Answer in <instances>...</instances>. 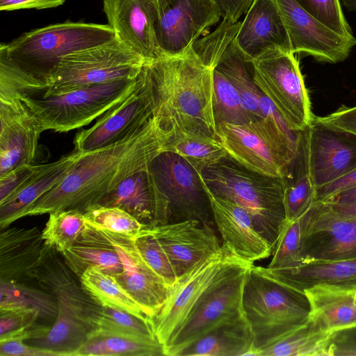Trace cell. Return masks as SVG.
I'll list each match as a JSON object with an SVG mask.
<instances>
[{
	"mask_svg": "<svg viewBox=\"0 0 356 356\" xmlns=\"http://www.w3.org/2000/svg\"><path fill=\"white\" fill-rule=\"evenodd\" d=\"M174 133V127L153 116L112 145L81 152L63 180L33 204L24 217L67 209L85 213L124 179L147 169L156 156L167 151Z\"/></svg>",
	"mask_w": 356,
	"mask_h": 356,
	"instance_id": "1",
	"label": "cell"
},
{
	"mask_svg": "<svg viewBox=\"0 0 356 356\" xmlns=\"http://www.w3.org/2000/svg\"><path fill=\"white\" fill-rule=\"evenodd\" d=\"M152 115L166 127L215 137L213 69L193 48L146 60L138 76Z\"/></svg>",
	"mask_w": 356,
	"mask_h": 356,
	"instance_id": "2",
	"label": "cell"
},
{
	"mask_svg": "<svg viewBox=\"0 0 356 356\" xmlns=\"http://www.w3.org/2000/svg\"><path fill=\"white\" fill-rule=\"evenodd\" d=\"M115 37L108 24L66 21L24 33L0 44V92L42 91L60 60Z\"/></svg>",
	"mask_w": 356,
	"mask_h": 356,
	"instance_id": "3",
	"label": "cell"
},
{
	"mask_svg": "<svg viewBox=\"0 0 356 356\" xmlns=\"http://www.w3.org/2000/svg\"><path fill=\"white\" fill-rule=\"evenodd\" d=\"M26 276L55 297L58 309L56 320L45 335L32 341L35 346L58 352L62 356H72L92 330L88 321L87 308L94 300L61 254L46 243L38 261Z\"/></svg>",
	"mask_w": 356,
	"mask_h": 356,
	"instance_id": "4",
	"label": "cell"
},
{
	"mask_svg": "<svg viewBox=\"0 0 356 356\" xmlns=\"http://www.w3.org/2000/svg\"><path fill=\"white\" fill-rule=\"evenodd\" d=\"M199 175L212 193L235 202L250 214L256 229L274 251L286 223L282 178L253 172L229 156Z\"/></svg>",
	"mask_w": 356,
	"mask_h": 356,
	"instance_id": "5",
	"label": "cell"
},
{
	"mask_svg": "<svg viewBox=\"0 0 356 356\" xmlns=\"http://www.w3.org/2000/svg\"><path fill=\"white\" fill-rule=\"evenodd\" d=\"M243 308L253 333V356L306 321L309 312L304 296L261 274L254 265L246 275Z\"/></svg>",
	"mask_w": 356,
	"mask_h": 356,
	"instance_id": "6",
	"label": "cell"
},
{
	"mask_svg": "<svg viewBox=\"0 0 356 356\" xmlns=\"http://www.w3.org/2000/svg\"><path fill=\"white\" fill-rule=\"evenodd\" d=\"M148 169L154 194L151 225L197 220L216 227L199 173L184 158L165 151L154 159Z\"/></svg>",
	"mask_w": 356,
	"mask_h": 356,
	"instance_id": "7",
	"label": "cell"
},
{
	"mask_svg": "<svg viewBox=\"0 0 356 356\" xmlns=\"http://www.w3.org/2000/svg\"><path fill=\"white\" fill-rule=\"evenodd\" d=\"M136 79L109 81L44 96L17 94L39 120L43 131L67 132L90 124L131 93Z\"/></svg>",
	"mask_w": 356,
	"mask_h": 356,
	"instance_id": "8",
	"label": "cell"
},
{
	"mask_svg": "<svg viewBox=\"0 0 356 356\" xmlns=\"http://www.w3.org/2000/svg\"><path fill=\"white\" fill-rule=\"evenodd\" d=\"M215 138L243 167L279 178L285 177L300 149L268 117L244 124H217Z\"/></svg>",
	"mask_w": 356,
	"mask_h": 356,
	"instance_id": "9",
	"label": "cell"
},
{
	"mask_svg": "<svg viewBox=\"0 0 356 356\" xmlns=\"http://www.w3.org/2000/svg\"><path fill=\"white\" fill-rule=\"evenodd\" d=\"M145 60L115 37L63 57L44 88L35 93L47 96L94 84L136 79Z\"/></svg>",
	"mask_w": 356,
	"mask_h": 356,
	"instance_id": "10",
	"label": "cell"
},
{
	"mask_svg": "<svg viewBox=\"0 0 356 356\" xmlns=\"http://www.w3.org/2000/svg\"><path fill=\"white\" fill-rule=\"evenodd\" d=\"M254 264L237 257L219 273L172 341L165 356H178L190 344L216 326L245 316L243 293L248 270Z\"/></svg>",
	"mask_w": 356,
	"mask_h": 356,
	"instance_id": "11",
	"label": "cell"
},
{
	"mask_svg": "<svg viewBox=\"0 0 356 356\" xmlns=\"http://www.w3.org/2000/svg\"><path fill=\"white\" fill-rule=\"evenodd\" d=\"M252 63L255 84L273 102L289 127L296 131L305 130L314 115L295 54L273 49L252 59Z\"/></svg>",
	"mask_w": 356,
	"mask_h": 356,
	"instance_id": "12",
	"label": "cell"
},
{
	"mask_svg": "<svg viewBox=\"0 0 356 356\" xmlns=\"http://www.w3.org/2000/svg\"><path fill=\"white\" fill-rule=\"evenodd\" d=\"M236 257L222 245L218 252L197 262L169 289L162 309L149 318L154 335L163 348L181 327L220 270Z\"/></svg>",
	"mask_w": 356,
	"mask_h": 356,
	"instance_id": "13",
	"label": "cell"
},
{
	"mask_svg": "<svg viewBox=\"0 0 356 356\" xmlns=\"http://www.w3.org/2000/svg\"><path fill=\"white\" fill-rule=\"evenodd\" d=\"M300 251L304 264L356 257V216L314 201L301 216Z\"/></svg>",
	"mask_w": 356,
	"mask_h": 356,
	"instance_id": "14",
	"label": "cell"
},
{
	"mask_svg": "<svg viewBox=\"0 0 356 356\" xmlns=\"http://www.w3.org/2000/svg\"><path fill=\"white\" fill-rule=\"evenodd\" d=\"M156 38L161 54H184L221 17L213 0H156Z\"/></svg>",
	"mask_w": 356,
	"mask_h": 356,
	"instance_id": "15",
	"label": "cell"
},
{
	"mask_svg": "<svg viewBox=\"0 0 356 356\" xmlns=\"http://www.w3.org/2000/svg\"><path fill=\"white\" fill-rule=\"evenodd\" d=\"M307 172L316 188L356 168V136L315 118L302 131Z\"/></svg>",
	"mask_w": 356,
	"mask_h": 356,
	"instance_id": "16",
	"label": "cell"
},
{
	"mask_svg": "<svg viewBox=\"0 0 356 356\" xmlns=\"http://www.w3.org/2000/svg\"><path fill=\"white\" fill-rule=\"evenodd\" d=\"M289 38L293 53L312 56L322 63L345 60L356 45L313 17L295 0H275Z\"/></svg>",
	"mask_w": 356,
	"mask_h": 356,
	"instance_id": "17",
	"label": "cell"
},
{
	"mask_svg": "<svg viewBox=\"0 0 356 356\" xmlns=\"http://www.w3.org/2000/svg\"><path fill=\"white\" fill-rule=\"evenodd\" d=\"M41 124L15 93L0 92V175L26 164H33Z\"/></svg>",
	"mask_w": 356,
	"mask_h": 356,
	"instance_id": "18",
	"label": "cell"
},
{
	"mask_svg": "<svg viewBox=\"0 0 356 356\" xmlns=\"http://www.w3.org/2000/svg\"><path fill=\"white\" fill-rule=\"evenodd\" d=\"M97 229L113 245L121 259L123 270L114 279L135 300L145 316L153 318L164 305L170 288L142 258L133 237Z\"/></svg>",
	"mask_w": 356,
	"mask_h": 356,
	"instance_id": "19",
	"label": "cell"
},
{
	"mask_svg": "<svg viewBox=\"0 0 356 356\" xmlns=\"http://www.w3.org/2000/svg\"><path fill=\"white\" fill-rule=\"evenodd\" d=\"M153 117L138 79L134 90L106 111L91 127L74 138V149L87 152L112 145L130 135Z\"/></svg>",
	"mask_w": 356,
	"mask_h": 356,
	"instance_id": "20",
	"label": "cell"
},
{
	"mask_svg": "<svg viewBox=\"0 0 356 356\" xmlns=\"http://www.w3.org/2000/svg\"><path fill=\"white\" fill-rule=\"evenodd\" d=\"M149 227L165 252L177 279L222 248L215 228L197 220Z\"/></svg>",
	"mask_w": 356,
	"mask_h": 356,
	"instance_id": "21",
	"label": "cell"
},
{
	"mask_svg": "<svg viewBox=\"0 0 356 356\" xmlns=\"http://www.w3.org/2000/svg\"><path fill=\"white\" fill-rule=\"evenodd\" d=\"M202 184L222 245L238 258L252 264L273 254L272 246L259 233L250 214L235 202L214 195Z\"/></svg>",
	"mask_w": 356,
	"mask_h": 356,
	"instance_id": "22",
	"label": "cell"
},
{
	"mask_svg": "<svg viewBox=\"0 0 356 356\" xmlns=\"http://www.w3.org/2000/svg\"><path fill=\"white\" fill-rule=\"evenodd\" d=\"M103 5L117 38L145 60L161 54L155 31L156 0H103Z\"/></svg>",
	"mask_w": 356,
	"mask_h": 356,
	"instance_id": "23",
	"label": "cell"
},
{
	"mask_svg": "<svg viewBox=\"0 0 356 356\" xmlns=\"http://www.w3.org/2000/svg\"><path fill=\"white\" fill-rule=\"evenodd\" d=\"M239 49L254 59L276 49L291 51L286 29L275 0H254L235 37Z\"/></svg>",
	"mask_w": 356,
	"mask_h": 356,
	"instance_id": "24",
	"label": "cell"
},
{
	"mask_svg": "<svg viewBox=\"0 0 356 356\" xmlns=\"http://www.w3.org/2000/svg\"><path fill=\"white\" fill-rule=\"evenodd\" d=\"M353 284L318 283L303 291L309 305V321L317 329L338 333L356 328Z\"/></svg>",
	"mask_w": 356,
	"mask_h": 356,
	"instance_id": "25",
	"label": "cell"
},
{
	"mask_svg": "<svg viewBox=\"0 0 356 356\" xmlns=\"http://www.w3.org/2000/svg\"><path fill=\"white\" fill-rule=\"evenodd\" d=\"M81 152L73 149L58 160L37 168L25 183L11 196L0 202V229L7 228L38 200L61 182L71 170Z\"/></svg>",
	"mask_w": 356,
	"mask_h": 356,
	"instance_id": "26",
	"label": "cell"
},
{
	"mask_svg": "<svg viewBox=\"0 0 356 356\" xmlns=\"http://www.w3.org/2000/svg\"><path fill=\"white\" fill-rule=\"evenodd\" d=\"M264 276L289 290L303 295V291L318 283L356 284V257L330 262H312L289 270L255 266Z\"/></svg>",
	"mask_w": 356,
	"mask_h": 356,
	"instance_id": "27",
	"label": "cell"
},
{
	"mask_svg": "<svg viewBox=\"0 0 356 356\" xmlns=\"http://www.w3.org/2000/svg\"><path fill=\"white\" fill-rule=\"evenodd\" d=\"M42 232L32 228L12 227L0 234V280H16L37 264L44 245Z\"/></svg>",
	"mask_w": 356,
	"mask_h": 356,
	"instance_id": "28",
	"label": "cell"
},
{
	"mask_svg": "<svg viewBox=\"0 0 356 356\" xmlns=\"http://www.w3.org/2000/svg\"><path fill=\"white\" fill-rule=\"evenodd\" d=\"M60 254L65 264L79 278L91 267H97L113 277L123 270L121 259L115 248L87 222L85 229L76 242Z\"/></svg>",
	"mask_w": 356,
	"mask_h": 356,
	"instance_id": "29",
	"label": "cell"
},
{
	"mask_svg": "<svg viewBox=\"0 0 356 356\" xmlns=\"http://www.w3.org/2000/svg\"><path fill=\"white\" fill-rule=\"evenodd\" d=\"M252 329L245 316L222 323L183 349L178 356L251 355Z\"/></svg>",
	"mask_w": 356,
	"mask_h": 356,
	"instance_id": "30",
	"label": "cell"
},
{
	"mask_svg": "<svg viewBox=\"0 0 356 356\" xmlns=\"http://www.w3.org/2000/svg\"><path fill=\"white\" fill-rule=\"evenodd\" d=\"M95 206L121 209L142 223L151 225L154 213V194L149 169L124 179Z\"/></svg>",
	"mask_w": 356,
	"mask_h": 356,
	"instance_id": "31",
	"label": "cell"
},
{
	"mask_svg": "<svg viewBox=\"0 0 356 356\" xmlns=\"http://www.w3.org/2000/svg\"><path fill=\"white\" fill-rule=\"evenodd\" d=\"M160 356L163 346L149 339L102 329H92L72 356Z\"/></svg>",
	"mask_w": 356,
	"mask_h": 356,
	"instance_id": "32",
	"label": "cell"
},
{
	"mask_svg": "<svg viewBox=\"0 0 356 356\" xmlns=\"http://www.w3.org/2000/svg\"><path fill=\"white\" fill-rule=\"evenodd\" d=\"M337 334L317 329L307 318L275 343L260 350L258 356H332V343Z\"/></svg>",
	"mask_w": 356,
	"mask_h": 356,
	"instance_id": "33",
	"label": "cell"
},
{
	"mask_svg": "<svg viewBox=\"0 0 356 356\" xmlns=\"http://www.w3.org/2000/svg\"><path fill=\"white\" fill-rule=\"evenodd\" d=\"M0 311L25 312L54 322L58 313L53 295L16 280H0Z\"/></svg>",
	"mask_w": 356,
	"mask_h": 356,
	"instance_id": "34",
	"label": "cell"
},
{
	"mask_svg": "<svg viewBox=\"0 0 356 356\" xmlns=\"http://www.w3.org/2000/svg\"><path fill=\"white\" fill-rule=\"evenodd\" d=\"M167 151L184 158L198 173L228 156L215 137L176 127Z\"/></svg>",
	"mask_w": 356,
	"mask_h": 356,
	"instance_id": "35",
	"label": "cell"
},
{
	"mask_svg": "<svg viewBox=\"0 0 356 356\" xmlns=\"http://www.w3.org/2000/svg\"><path fill=\"white\" fill-rule=\"evenodd\" d=\"M79 280L84 291L97 303L126 311L140 318H148L114 277L99 268H88Z\"/></svg>",
	"mask_w": 356,
	"mask_h": 356,
	"instance_id": "36",
	"label": "cell"
},
{
	"mask_svg": "<svg viewBox=\"0 0 356 356\" xmlns=\"http://www.w3.org/2000/svg\"><path fill=\"white\" fill-rule=\"evenodd\" d=\"M87 317L92 329L156 339L149 318H140L124 310L102 306L95 301L88 306Z\"/></svg>",
	"mask_w": 356,
	"mask_h": 356,
	"instance_id": "37",
	"label": "cell"
},
{
	"mask_svg": "<svg viewBox=\"0 0 356 356\" xmlns=\"http://www.w3.org/2000/svg\"><path fill=\"white\" fill-rule=\"evenodd\" d=\"M42 231L44 243L60 253L73 245L86 227L84 213L77 209L51 212Z\"/></svg>",
	"mask_w": 356,
	"mask_h": 356,
	"instance_id": "38",
	"label": "cell"
},
{
	"mask_svg": "<svg viewBox=\"0 0 356 356\" xmlns=\"http://www.w3.org/2000/svg\"><path fill=\"white\" fill-rule=\"evenodd\" d=\"M213 111L217 124H244L252 121L239 95L227 77L218 69H213Z\"/></svg>",
	"mask_w": 356,
	"mask_h": 356,
	"instance_id": "39",
	"label": "cell"
},
{
	"mask_svg": "<svg viewBox=\"0 0 356 356\" xmlns=\"http://www.w3.org/2000/svg\"><path fill=\"white\" fill-rule=\"evenodd\" d=\"M282 179L286 222H292L303 215L315 201L316 188L307 170L289 175Z\"/></svg>",
	"mask_w": 356,
	"mask_h": 356,
	"instance_id": "40",
	"label": "cell"
},
{
	"mask_svg": "<svg viewBox=\"0 0 356 356\" xmlns=\"http://www.w3.org/2000/svg\"><path fill=\"white\" fill-rule=\"evenodd\" d=\"M300 243L301 216L292 222H286L283 226L273 252L272 260L267 268L271 270H289L303 265Z\"/></svg>",
	"mask_w": 356,
	"mask_h": 356,
	"instance_id": "41",
	"label": "cell"
},
{
	"mask_svg": "<svg viewBox=\"0 0 356 356\" xmlns=\"http://www.w3.org/2000/svg\"><path fill=\"white\" fill-rule=\"evenodd\" d=\"M86 222L100 229L123 234L131 237L148 225L117 207L95 206L85 213Z\"/></svg>",
	"mask_w": 356,
	"mask_h": 356,
	"instance_id": "42",
	"label": "cell"
},
{
	"mask_svg": "<svg viewBox=\"0 0 356 356\" xmlns=\"http://www.w3.org/2000/svg\"><path fill=\"white\" fill-rule=\"evenodd\" d=\"M133 238L142 258L170 289L177 280V275L149 225L143 228Z\"/></svg>",
	"mask_w": 356,
	"mask_h": 356,
	"instance_id": "43",
	"label": "cell"
},
{
	"mask_svg": "<svg viewBox=\"0 0 356 356\" xmlns=\"http://www.w3.org/2000/svg\"><path fill=\"white\" fill-rule=\"evenodd\" d=\"M302 8L337 33L355 38L344 15L341 0H295Z\"/></svg>",
	"mask_w": 356,
	"mask_h": 356,
	"instance_id": "44",
	"label": "cell"
},
{
	"mask_svg": "<svg viewBox=\"0 0 356 356\" xmlns=\"http://www.w3.org/2000/svg\"><path fill=\"white\" fill-rule=\"evenodd\" d=\"M35 315L20 311H0V341L22 339L24 341L34 336Z\"/></svg>",
	"mask_w": 356,
	"mask_h": 356,
	"instance_id": "45",
	"label": "cell"
},
{
	"mask_svg": "<svg viewBox=\"0 0 356 356\" xmlns=\"http://www.w3.org/2000/svg\"><path fill=\"white\" fill-rule=\"evenodd\" d=\"M37 165L26 164L18 166L0 175V202L15 193L30 177Z\"/></svg>",
	"mask_w": 356,
	"mask_h": 356,
	"instance_id": "46",
	"label": "cell"
},
{
	"mask_svg": "<svg viewBox=\"0 0 356 356\" xmlns=\"http://www.w3.org/2000/svg\"><path fill=\"white\" fill-rule=\"evenodd\" d=\"M315 118L330 127L356 136V106H341L337 110L325 116Z\"/></svg>",
	"mask_w": 356,
	"mask_h": 356,
	"instance_id": "47",
	"label": "cell"
},
{
	"mask_svg": "<svg viewBox=\"0 0 356 356\" xmlns=\"http://www.w3.org/2000/svg\"><path fill=\"white\" fill-rule=\"evenodd\" d=\"M0 356H62L58 352L26 345L22 339L0 341Z\"/></svg>",
	"mask_w": 356,
	"mask_h": 356,
	"instance_id": "48",
	"label": "cell"
},
{
	"mask_svg": "<svg viewBox=\"0 0 356 356\" xmlns=\"http://www.w3.org/2000/svg\"><path fill=\"white\" fill-rule=\"evenodd\" d=\"M356 186V168L342 177L316 188L315 201H325L333 195Z\"/></svg>",
	"mask_w": 356,
	"mask_h": 356,
	"instance_id": "49",
	"label": "cell"
},
{
	"mask_svg": "<svg viewBox=\"0 0 356 356\" xmlns=\"http://www.w3.org/2000/svg\"><path fill=\"white\" fill-rule=\"evenodd\" d=\"M254 0H213L223 20L238 22L246 14Z\"/></svg>",
	"mask_w": 356,
	"mask_h": 356,
	"instance_id": "50",
	"label": "cell"
},
{
	"mask_svg": "<svg viewBox=\"0 0 356 356\" xmlns=\"http://www.w3.org/2000/svg\"><path fill=\"white\" fill-rule=\"evenodd\" d=\"M66 0H0L1 11L21 9L43 10L62 6Z\"/></svg>",
	"mask_w": 356,
	"mask_h": 356,
	"instance_id": "51",
	"label": "cell"
},
{
	"mask_svg": "<svg viewBox=\"0 0 356 356\" xmlns=\"http://www.w3.org/2000/svg\"><path fill=\"white\" fill-rule=\"evenodd\" d=\"M322 202L337 204H356V186L341 191Z\"/></svg>",
	"mask_w": 356,
	"mask_h": 356,
	"instance_id": "52",
	"label": "cell"
},
{
	"mask_svg": "<svg viewBox=\"0 0 356 356\" xmlns=\"http://www.w3.org/2000/svg\"><path fill=\"white\" fill-rule=\"evenodd\" d=\"M327 202L334 209L342 214L356 216V204H337L328 202Z\"/></svg>",
	"mask_w": 356,
	"mask_h": 356,
	"instance_id": "53",
	"label": "cell"
},
{
	"mask_svg": "<svg viewBox=\"0 0 356 356\" xmlns=\"http://www.w3.org/2000/svg\"><path fill=\"white\" fill-rule=\"evenodd\" d=\"M341 3L349 11H356V0H341Z\"/></svg>",
	"mask_w": 356,
	"mask_h": 356,
	"instance_id": "54",
	"label": "cell"
},
{
	"mask_svg": "<svg viewBox=\"0 0 356 356\" xmlns=\"http://www.w3.org/2000/svg\"><path fill=\"white\" fill-rule=\"evenodd\" d=\"M353 300L354 305L356 307V284H353Z\"/></svg>",
	"mask_w": 356,
	"mask_h": 356,
	"instance_id": "55",
	"label": "cell"
}]
</instances>
